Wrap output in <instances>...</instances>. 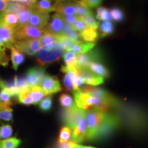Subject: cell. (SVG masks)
Instances as JSON below:
<instances>
[{
  "instance_id": "cell-1",
  "label": "cell",
  "mask_w": 148,
  "mask_h": 148,
  "mask_svg": "<svg viewBox=\"0 0 148 148\" xmlns=\"http://www.w3.org/2000/svg\"><path fill=\"white\" fill-rule=\"evenodd\" d=\"M86 141H98L113 133L121 125L119 116L92 108L86 113Z\"/></svg>"
},
{
  "instance_id": "cell-2",
  "label": "cell",
  "mask_w": 148,
  "mask_h": 148,
  "mask_svg": "<svg viewBox=\"0 0 148 148\" xmlns=\"http://www.w3.org/2000/svg\"><path fill=\"white\" fill-rule=\"evenodd\" d=\"M64 51L63 46L58 42L43 46L37 53V61L40 65L50 64L59 60Z\"/></svg>"
},
{
  "instance_id": "cell-3",
  "label": "cell",
  "mask_w": 148,
  "mask_h": 148,
  "mask_svg": "<svg viewBox=\"0 0 148 148\" xmlns=\"http://www.w3.org/2000/svg\"><path fill=\"white\" fill-rule=\"evenodd\" d=\"M86 111L79 108L76 105L70 108L64 109L61 113V119L64 124L73 130L79 122L86 118Z\"/></svg>"
},
{
  "instance_id": "cell-4",
  "label": "cell",
  "mask_w": 148,
  "mask_h": 148,
  "mask_svg": "<svg viewBox=\"0 0 148 148\" xmlns=\"http://www.w3.org/2000/svg\"><path fill=\"white\" fill-rule=\"evenodd\" d=\"M45 30L44 28L40 29L28 24L23 26H17L14 29L15 40L38 39L45 34Z\"/></svg>"
},
{
  "instance_id": "cell-5",
  "label": "cell",
  "mask_w": 148,
  "mask_h": 148,
  "mask_svg": "<svg viewBox=\"0 0 148 148\" xmlns=\"http://www.w3.org/2000/svg\"><path fill=\"white\" fill-rule=\"evenodd\" d=\"M13 46L17 50L29 56H34L42 47L40 40L38 39L16 40Z\"/></svg>"
},
{
  "instance_id": "cell-6",
  "label": "cell",
  "mask_w": 148,
  "mask_h": 148,
  "mask_svg": "<svg viewBox=\"0 0 148 148\" xmlns=\"http://www.w3.org/2000/svg\"><path fill=\"white\" fill-rule=\"evenodd\" d=\"M15 41L14 29L0 22V50L5 51Z\"/></svg>"
},
{
  "instance_id": "cell-7",
  "label": "cell",
  "mask_w": 148,
  "mask_h": 148,
  "mask_svg": "<svg viewBox=\"0 0 148 148\" xmlns=\"http://www.w3.org/2000/svg\"><path fill=\"white\" fill-rule=\"evenodd\" d=\"M38 86L45 91L47 95L60 92L62 89L58 79L56 77L49 75H45L43 77Z\"/></svg>"
},
{
  "instance_id": "cell-8",
  "label": "cell",
  "mask_w": 148,
  "mask_h": 148,
  "mask_svg": "<svg viewBox=\"0 0 148 148\" xmlns=\"http://www.w3.org/2000/svg\"><path fill=\"white\" fill-rule=\"evenodd\" d=\"M64 24L65 23H64L63 16L56 13L51 16V21L44 29L46 32H49L56 35L62 34Z\"/></svg>"
},
{
  "instance_id": "cell-9",
  "label": "cell",
  "mask_w": 148,
  "mask_h": 148,
  "mask_svg": "<svg viewBox=\"0 0 148 148\" xmlns=\"http://www.w3.org/2000/svg\"><path fill=\"white\" fill-rule=\"evenodd\" d=\"M45 75V69L43 68L33 67L29 69L25 77L26 79L27 86L29 87L38 86L41 79Z\"/></svg>"
},
{
  "instance_id": "cell-10",
  "label": "cell",
  "mask_w": 148,
  "mask_h": 148,
  "mask_svg": "<svg viewBox=\"0 0 148 148\" xmlns=\"http://www.w3.org/2000/svg\"><path fill=\"white\" fill-rule=\"evenodd\" d=\"M58 14L62 16H71L77 14L76 3L71 0H63L55 4V10Z\"/></svg>"
},
{
  "instance_id": "cell-11",
  "label": "cell",
  "mask_w": 148,
  "mask_h": 148,
  "mask_svg": "<svg viewBox=\"0 0 148 148\" xmlns=\"http://www.w3.org/2000/svg\"><path fill=\"white\" fill-rule=\"evenodd\" d=\"M49 19V13L42 12L33 9L32 15L29 18L28 23L29 25H32V26L38 27L40 29H43L47 25Z\"/></svg>"
},
{
  "instance_id": "cell-12",
  "label": "cell",
  "mask_w": 148,
  "mask_h": 148,
  "mask_svg": "<svg viewBox=\"0 0 148 148\" xmlns=\"http://www.w3.org/2000/svg\"><path fill=\"white\" fill-rule=\"evenodd\" d=\"M100 58V53L97 51L78 54L77 56V68H87L90 62H97Z\"/></svg>"
},
{
  "instance_id": "cell-13",
  "label": "cell",
  "mask_w": 148,
  "mask_h": 148,
  "mask_svg": "<svg viewBox=\"0 0 148 148\" xmlns=\"http://www.w3.org/2000/svg\"><path fill=\"white\" fill-rule=\"evenodd\" d=\"M77 70L84 78L85 84L95 86L103 84L104 82L103 77L97 76L88 68H77Z\"/></svg>"
},
{
  "instance_id": "cell-14",
  "label": "cell",
  "mask_w": 148,
  "mask_h": 148,
  "mask_svg": "<svg viewBox=\"0 0 148 148\" xmlns=\"http://www.w3.org/2000/svg\"><path fill=\"white\" fill-rule=\"evenodd\" d=\"M86 133H87V125L85 118L79 122V124L73 129L71 139L76 143L86 141Z\"/></svg>"
},
{
  "instance_id": "cell-15",
  "label": "cell",
  "mask_w": 148,
  "mask_h": 148,
  "mask_svg": "<svg viewBox=\"0 0 148 148\" xmlns=\"http://www.w3.org/2000/svg\"><path fill=\"white\" fill-rule=\"evenodd\" d=\"M63 60L65 65L62 66L61 71L66 73L69 71L77 70V56L72 51H66L63 54Z\"/></svg>"
},
{
  "instance_id": "cell-16",
  "label": "cell",
  "mask_w": 148,
  "mask_h": 148,
  "mask_svg": "<svg viewBox=\"0 0 148 148\" xmlns=\"http://www.w3.org/2000/svg\"><path fill=\"white\" fill-rule=\"evenodd\" d=\"M0 88L8 92L11 97L18 96V93L21 92L19 88L17 87L14 77L10 80H5L0 77Z\"/></svg>"
},
{
  "instance_id": "cell-17",
  "label": "cell",
  "mask_w": 148,
  "mask_h": 148,
  "mask_svg": "<svg viewBox=\"0 0 148 148\" xmlns=\"http://www.w3.org/2000/svg\"><path fill=\"white\" fill-rule=\"evenodd\" d=\"M87 68L97 76L108 77L110 76V71L103 64L98 62H91L88 64Z\"/></svg>"
},
{
  "instance_id": "cell-18",
  "label": "cell",
  "mask_w": 148,
  "mask_h": 148,
  "mask_svg": "<svg viewBox=\"0 0 148 148\" xmlns=\"http://www.w3.org/2000/svg\"><path fill=\"white\" fill-rule=\"evenodd\" d=\"M95 46V43L92 42H83L82 40L74 41L71 51L75 54H83L90 51Z\"/></svg>"
},
{
  "instance_id": "cell-19",
  "label": "cell",
  "mask_w": 148,
  "mask_h": 148,
  "mask_svg": "<svg viewBox=\"0 0 148 148\" xmlns=\"http://www.w3.org/2000/svg\"><path fill=\"white\" fill-rule=\"evenodd\" d=\"M0 22L4 24L10 28L14 29L18 25L17 16L12 12H8L3 11L1 13Z\"/></svg>"
},
{
  "instance_id": "cell-20",
  "label": "cell",
  "mask_w": 148,
  "mask_h": 148,
  "mask_svg": "<svg viewBox=\"0 0 148 148\" xmlns=\"http://www.w3.org/2000/svg\"><path fill=\"white\" fill-rule=\"evenodd\" d=\"M8 49H10L11 51L10 58L12 64V67L13 68L14 70L16 71L18 66L23 64L25 61V56H24L23 53L17 50L13 45L10 46Z\"/></svg>"
},
{
  "instance_id": "cell-21",
  "label": "cell",
  "mask_w": 148,
  "mask_h": 148,
  "mask_svg": "<svg viewBox=\"0 0 148 148\" xmlns=\"http://www.w3.org/2000/svg\"><path fill=\"white\" fill-rule=\"evenodd\" d=\"M31 8L40 12L49 13L55 10V4L52 0H37L36 3Z\"/></svg>"
},
{
  "instance_id": "cell-22",
  "label": "cell",
  "mask_w": 148,
  "mask_h": 148,
  "mask_svg": "<svg viewBox=\"0 0 148 148\" xmlns=\"http://www.w3.org/2000/svg\"><path fill=\"white\" fill-rule=\"evenodd\" d=\"M29 95L32 101V104L36 105L40 103V101L47 95L39 86H34L29 87Z\"/></svg>"
},
{
  "instance_id": "cell-23",
  "label": "cell",
  "mask_w": 148,
  "mask_h": 148,
  "mask_svg": "<svg viewBox=\"0 0 148 148\" xmlns=\"http://www.w3.org/2000/svg\"><path fill=\"white\" fill-rule=\"evenodd\" d=\"M77 70L76 71H69L66 72L63 79V82L66 88L69 90H73V91H77L78 89L75 84V79L76 77Z\"/></svg>"
},
{
  "instance_id": "cell-24",
  "label": "cell",
  "mask_w": 148,
  "mask_h": 148,
  "mask_svg": "<svg viewBox=\"0 0 148 148\" xmlns=\"http://www.w3.org/2000/svg\"><path fill=\"white\" fill-rule=\"evenodd\" d=\"M81 38L86 42H92L95 43L97 38H99V33L95 29L91 28V27H87L82 32L79 33Z\"/></svg>"
},
{
  "instance_id": "cell-25",
  "label": "cell",
  "mask_w": 148,
  "mask_h": 148,
  "mask_svg": "<svg viewBox=\"0 0 148 148\" xmlns=\"http://www.w3.org/2000/svg\"><path fill=\"white\" fill-rule=\"evenodd\" d=\"M33 9L31 7H26L25 9L20 11L16 14L18 18V25L17 26H23L28 23L29 18L32 15Z\"/></svg>"
},
{
  "instance_id": "cell-26",
  "label": "cell",
  "mask_w": 148,
  "mask_h": 148,
  "mask_svg": "<svg viewBox=\"0 0 148 148\" xmlns=\"http://www.w3.org/2000/svg\"><path fill=\"white\" fill-rule=\"evenodd\" d=\"M62 34L64 35V36L69 38L72 40H74V41H77L81 38L79 33L77 32L76 30H75L72 25H70L66 23L64 24Z\"/></svg>"
},
{
  "instance_id": "cell-27",
  "label": "cell",
  "mask_w": 148,
  "mask_h": 148,
  "mask_svg": "<svg viewBox=\"0 0 148 148\" xmlns=\"http://www.w3.org/2000/svg\"><path fill=\"white\" fill-rule=\"evenodd\" d=\"M99 29H100L101 36L105 37L108 36L114 32V27L113 23L110 21H103L99 25Z\"/></svg>"
},
{
  "instance_id": "cell-28",
  "label": "cell",
  "mask_w": 148,
  "mask_h": 148,
  "mask_svg": "<svg viewBox=\"0 0 148 148\" xmlns=\"http://www.w3.org/2000/svg\"><path fill=\"white\" fill-rule=\"evenodd\" d=\"M96 17L99 21H110L112 19L108 9L102 6L99 7L96 10Z\"/></svg>"
},
{
  "instance_id": "cell-29",
  "label": "cell",
  "mask_w": 148,
  "mask_h": 148,
  "mask_svg": "<svg viewBox=\"0 0 148 148\" xmlns=\"http://www.w3.org/2000/svg\"><path fill=\"white\" fill-rule=\"evenodd\" d=\"M21 140L16 137L8 138L0 140V148H18L21 144Z\"/></svg>"
},
{
  "instance_id": "cell-30",
  "label": "cell",
  "mask_w": 148,
  "mask_h": 148,
  "mask_svg": "<svg viewBox=\"0 0 148 148\" xmlns=\"http://www.w3.org/2000/svg\"><path fill=\"white\" fill-rule=\"evenodd\" d=\"M13 110L10 106H0V119L6 121L12 120Z\"/></svg>"
},
{
  "instance_id": "cell-31",
  "label": "cell",
  "mask_w": 148,
  "mask_h": 148,
  "mask_svg": "<svg viewBox=\"0 0 148 148\" xmlns=\"http://www.w3.org/2000/svg\"><path fill=\"white\" fill-rule=\"evenodd\" d=\"M26 7L27 6H25L21 3L8 1V5H7V8L5 11L8 12H12V13L15 14L16 15V14L18 13L20 11L25 9Z\"/></svg>"
},
{
  "instance_id": "cell-32",
  "label": "cell",
  "mask_w": 148,
  "mask_h": 148,
  "mask_svg": "<svg viewBox=\"0 0 148 148\" xmlns=\"http://www.w3.org/2000/svg\"><path fill=\"white\" fill-rule=\"evenodd\" d=\"M59 102H60V106L64 109L70 108L75 106L73 99H72L71 96L67 94H62L59 98Z\"/></svg>"
},
{
  "instance_id": "cell-33",
  "label": "cell",
  "mask_w": 148,
  "mask_h": 148,
  "mask_svg": "<svg viewBox=\"0 0 148 148\" xmlns=\"http://www.w3.org/2000/svg\"><path fill=\"white\" fill-rule=\"evenodd\" d=\"M58 35L53 34H51V33L45 32V34L40 37V44H41L42 46H45L53 43V42H58Z\"/></svg>"
},
{
  "instance_id": "cell-34",
  "label": "cell",
  "mask_w": 148,
  "mask_h": 148,
  "mask_svg": "<svg viewBox=\"0 0 148 148\" xmlns=\"http://www.w3.org/2000/svg\"><path fill=\"white\" fill-rule=\"evenodd\" d=\"M71 129L67 126L62 127L59 133L58 143H64L69 141L71 138Z\"/></svg>"
},
{
  "instance_id": "cell-35",
  "label": "cell",
  "mask_w": 148,
  "mask_h": 148,
  "mask_svg": "<svg viewBox=\"0 0 148 148\" xmlns=\"http://www.w3.org/2000/svg\"><path fill=\"white\" fill-rule=\"evenodd\" d=\"M12 134V127L9 124L0 125V140L7 139Z\"/></svg>"
},
{
  "instance_id": "cell-36",
  "label": "cell",
  "mask_w": 148,
  "mask_h": 148,
  "mask_svg": "<svg viewBox=\"0 0 148 148\" xmlns=\"http://www.w3.org/2000/svg\"><path fill=\"white\" fill-rule=\"evenodd\" d=\"M52 97L51 95L47 96L44 99H42L39 103V108L40 110L43 112H48L51 109L52 107Z\"/></svg>"
},
{
  "instance_id": "cell-37",
  "label": "cell",
  "mask_w": 148,
  "mask_h": 148,
  "mask_svg": "<svg viewBox=\"0 0 148 148\" xmlns=\"http://www.w3.org/2000/svg\"><path fill=\"white\" fill-rule=\"evenodd\" d=\"M79 18L83 20L88 27H91V28H93L95 29H97L98 27H99V24L97 21H96L95 18L94 17L92 13L89 14V15L84 16V17H79Z\"/></svg>"
},
{
  "instance_id": "cell-38",
  "label": "cell",
  "mask_w": 148,
  "mask_h": 148,
  "mask_svg": "<svg viewBox=\"0 0 148 148\" xmlns=\"http://www.w3.org/2000/svg\"><path fill=\"white\" fill-rule=\"evenodd\" d=\"M76 14L78 17H84V16L92 14V12L89 10V8L85 6L84 5H83L79 1H77L76 2Z\"/></svg>"
},
{
  "instance_id": "cell-39",
  "label": "cell",
  "mask_w": 148,
  "mask_h": 148,
  "mask_svg": "<svg viewBox=\"0 0 148 148\" xmlns=\"http://www.w3.org/2000/svg\"><path fill=\"white\" fill-rule=\"evenodd\" d=\"M112 18L116 22H121L124 19V13L120 8H113L110 11Z\"/></svg>"
},
{
  "instance_id": "cell-40",
  "label": "cell",
  "mask_w": 148,
  "mask_h": 148,
  "mask_svg": "<svg viewBox=\"0 0 148 148\" xmlns=\"http://www.w3.org/2000/svg\"><path fill=\"white\" fill-rule=\"evenodd\" d=\"M11 96L8 92L3 90H0V106H11Z\"/></svg>"
},
{
  "instance_id": "cell-41",
  "label": "cell",
  "mask_w": 148,
  "mask_h": 148,
  "mask_svg": "<svg viewBox=\"0 0 148 148\" xmlns=\"http://www.w3.org/2000/svg\"><path fill=\"white\" fill-rule=\"evenodd\" d=\"M103 0H79L80 3L86 6L87 8H95L102 3Z\"/></svg>"
},
{
  "instance_id": "cell-42",
  "label": "cell",
  "mask_w": 148,
  "mask_h": 148,
  "mask_svg": "<svg viewBox=\"0 0 148 148\" xmlns=\"http://www.w3.org/2000/svg\"><path fill=\"white\" fill-rule=\"evenodd\" d=\"M73 27L75 30H76L77 32L78 31V32H79V33H80L82 32V31H84V29L87 28L88 26L86 25V24L84 23V21H83V20L79 18L78 20L76 21V23L73 25Z\"/></svg>"
},
{
  "instance_id": "cell-43",
  "label": "cell",
  "mask_w": 148,
  "mask_h": 148,
  "mask_svg": "<svg viewBox=\"0 0 148 148\" xmlns=\"http://www.w3.org/2000/svg\"><path fill=\"white\" fill-rule=\"evenodd\" d=\"M9 63V57L6 51L0 50V65L7 66Z\"/></svg>"
},
{
  "instance_id": "cell-44",
  "label": "cell",
  "mask_w": 148,
  "mask_h": 148,
  "mask_svg": "<svg viewBox=\"0 0 148 148\" xmlns=\"http://www.w3.org/2000/svg\"><path fill=\"white\" fill-rule=\"evenodd\" d=\"M63 18L64 23L66 24H69L70 25H73L76 23V21L78 20L79 17L77 16H73V15H71V16H63Z\"/></svg>"
},
{
  "instance_id": "cell-45",
  "label": "cell",
  "mask_w": 148,
  "mask_h": 148,
  "mask_svg": "<svg viewBox=\"0 0 148 148\" xmlns=\"http://www.w3.org/2000/svg\"><path fill=\"white\" fill-rule=\"evenodd\" d=\"M76 143L73 141H67L64 143H57L55 148H73L76 145Z\"/></svg>"
},
{
  "instance_id": "cell-46",
  "label": "cell",
  "mask_w": 148,
  "mask_h": 148,
  "mask_svg": "<svg viewBox=\"0 0 148 148\" xmlns=\"http://www.w3.org/2000/svg\"><path fill=\"white\" fill-rule=\"evenodd\" d=\"M83 84H84V79L83 78L82 75L79 73V72L77 71V73L76 74V77H75V86H76L78 89H79V87H80Z\"/></svg>"
},
{
  "instance_id": "cell-47",
  "label": "cell",
  "mask_w": 148,
  "mask_h": 148,
  "mask_svg": "<svg viewBox=\"0 0 148 148\" xmlns=\"http://www.w3.org/2000/svg\"><path fill=\"white\" fill-rule=\"evenodd\" d=\"M8 5V1L6 0H0V12L5 10Z\"/></svg>"
},
{
  "instance_id": "cell-48",
  "label": "cell",
  "mask_w": 148,
  "mask_h": 148,
  "mask_svg": "<svg viewBox=\"0 0 148 148\" xmlns=\"http://www.w3.org/2000/svg\"><path fill=\"white\" fill-rule=\"evenodd\" d=\"M73 148H95V147H88V146H82V145H78V144H76V145H75V146Z\"/></svg>"
},
{
  "instance_id": "cell-49",
  "label": "cell",
  "mask_w": 148,
  "mask_h": 148,
  "mask_svg": "<svg viewBox=\"0 0 148 148\" xmlns=\"http://www.w3.org/2000/svg\"><path fill=\"white\" fill-rule=\"evenodd\" d=\"M6 1H14V2H19V3H23L25 0H6Z\"/></svg>"
},
{
  "instance_id": "cell-50",
  "label": "cell",
  "mask_w": 148,
  "mask_h": 148,
  "mask_svg": "<svg viewBox=\"0 0 148 148\" xmlns=\"http://www.w3.org/2000/svg\"><path fill=\"white\" fill-rule=\"evenodd\" d=\"M1 12H0V18H1Z\"/></svg>"
}]
</instances>
